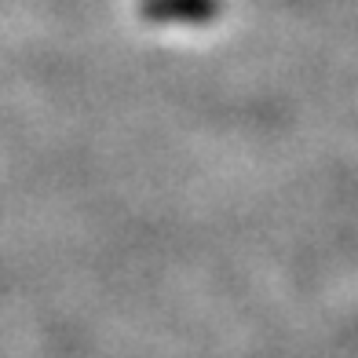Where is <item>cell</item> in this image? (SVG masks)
I'll use <instances>...</instances> for the list:
<instances>
[{
    "label": "cell",
    "mask_w": 358,
    "mask_h": 358,
    "mask_svg": "<svg viewBox=\"0 0 358 358\" xmlns=\"http://www.w3.org/2000/svg\"><path fill=\"white\" fill-rule=\"evenodd\" d=\"M216 8V0H154L150 4V11H169L165 19H172V11H179L176 19H213Z\"/></svg>",
    "instance_id": "6da1fadb"
}]
</instances>
